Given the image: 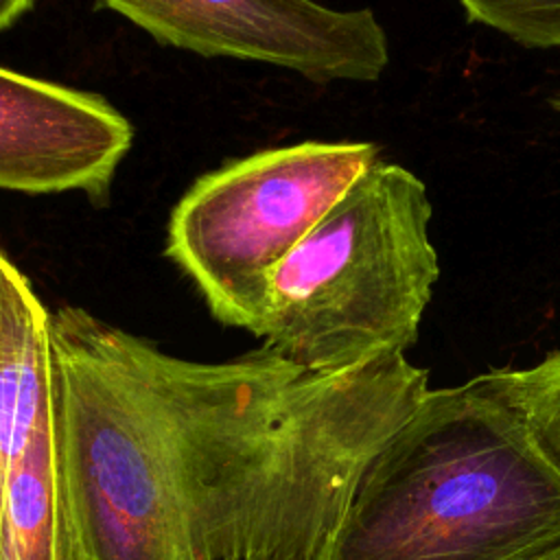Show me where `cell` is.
<instances>
[{
  "label": "cell",
  "mask_w": 560,
  "mask_h": 560,
  "mask_svg": "<svg viewBox=\"0 0 560 560\" xmlns=\"http://www.w3.org/2000/svg\"><path fill=\"white\" fill-rule=\"evenodd\" d=\"M133 125L103 96L0 66V188L105 201Z\"/></svg>",
  "instance_id": "cell-6"
},
{
  "label": "cell",
  "mask_w": 560,
  "mask_h": 560,
  "mask_svg": "<svg viewBox=\"0 0 560 560\" xmlns=\"http://www.w3.org/2000/svg\"><path fill=\"white\" fill-rule=\"evenodd\" d=\"M52 402L50 313L4 254L0 258V505L9 459Z\"/></svg>",
  "instance_id": "cell-7"
},
{
  "label": "cell",
  "mask_w": 560,
  "mask_h": 560,
  "mask_svg": "<svg viewBox=\"0 0 560 560\" xmlns=\"http://www.w3.org/2000/svg\"><path fill=\"white\" fill-rule=\"evenodd\" d=\"M2 256H4V252H2V249H0V258H2Z\"/></svg>",
  "instance_id": "cell-13"
},
{
  "label": "cell",
  "mask_w": 560,
  "mask_h": 560,
  "mask_svg": "<svg viewBox=\"0 0 560 560\" xmlns=\"http://www.w3.org/2000/svg\"><path fill=\"white\" fill-rule=\"evenodd\" d=\"M549 105L560 114V92H556V94L549 98Z\"/></svg>",
  "instance_id": "cell-12"
},
{
  "label": "cell",
  "mask_w": 560,
  "mask_h": 560,
  "mask_svg": "<svg viewBox=\"0 0 560 560\" xmlns=\"http://www.w3.org/2000/svg\"><path fill=\"white\" fill-rule=\"evenodd\" d=\"M50 348L77 560H322L431 389L405 352L335 372L267 346L199 363L81 306L50 313Z\"/></svg>",
  "instance_id": "cell-1"
},
{
  "label": "cell",
  "mask_w": 560,
  "mask_h": 560,
  "mask_svg": "<svg viewBox=\"0 0 560 560\" xmlns=\"http://www.w3.org/2000/svg\"><path fill=\"white\" fill-rule=\"evenodd\" d=\"M483 376L516 409L540 451L560 470V348L529 368H494Z\"/></svg>",
  "instance_id": "cell-8"
},
{
  "label": "cell",
  "mask_w": 560,
  "mask_h": 560,
  "mask_svg": "<svg viewBox=\"0 0 560 560\" xmlns=\"http://www.w3.org/2000/svg\"><path fill=\"white\" fill-rule=\"evenodd\" d=\"M35 0H0V31L13 26L22 13L33 7Z\"/></svg>",
  "instance_id": "cell-10"
},
{
  "label": "cell",
  "mask_w": 560,
  "mask_h": 560,
  "mask_svg": "<svg viewBox=\"0 0 560 560\" xmlns=\"http://www.w3.org/2000/svg\"><path fill=\"white\" fill-rule=\"evenodd\" d=\"M378 153L374 142L308 140L206 173L171 212L166 256L214 319L258 337L273 271Z\"/></svg>",
  "instance_id": "cell-4"
},
{
  "label": "cell",
  "mask_w": 560,
  "mask_h": 560,
  "mask_svg": "<svg viewBox=\"0 0 560 560\" xmlns=\"http://www.w3.org/2000/svg\"><path fill=\"white\" fill-rule=\"evenodd\" d=\"M431 214L416 173L368 166L273 271L262 346L308 372L411 348L440 280Z\"/></svg>",
  "instance_id": "cell-3"
},
{
  "label": "cell",
  "mask_w": 560,
  "mask_h": 560,
  "mask_svg": "<svg viewBox=\"0 0 560 560\" xmlns=\"http://www.w3.org/2000/svg\"><path fill=\"white\" fill-rule=\"evenodd\" d=\"M560 470L483 376L429 389L363 470L322 560H534Z\"/></svg>",
  "instance_id": "cell-2"
},
{
  "label": "cell",
  "mask_w": 560,
  "mask_h": 560,
  "mask_svg": "<svg viewBox=\"0 0 560 560\" xmlns=\"http://www.w3.org/2000/svg\"><path fill=\"white\" fill-rule=\"evenodd\" d=\"M534 560H560V542L553 545L551 549H547L545 553H540V556L534 558Z\"/></svg>",
  "instance_id": "cell-11"
},
{
  "label": "cell",
  "mask_w": 560,
  "mask_h": 560,
  "mask_svg": "<svg viewBox=\"0 0 560 560\" xmlns=\"http://www.w3.org/2000/svg\"><path fill=\"white\" fill-rule=\"evenodd\" d=\"M155 42L203 57L260 61L315 83L381 79L387 33L372 9L315 0H96Z\"/></svg>",
  "instance_id": "cell-5"
},
{
  "label": "cell",
  "mask_w": 560,
  "mask_h": 560,
  "mask_svg": "<svg viewBox=\"0 0 560 560\" xmlns=\"http://www.w3.org/2000/svg\"><path fill=\"white\" fill-rule=\"evenodd\" d=\"M468 22L525 48H560V0H457Z\"/></svg>",
  "instance_id": "cell-9"
}]
</instances>
